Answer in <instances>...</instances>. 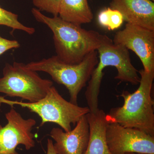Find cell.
<instances>
[{
	"instance_id": "1",
	"label": "cell",
	"mask_w": 154,
	"mask_h": 154,
	"mask_svg": "<svg viewBox=\"0 0 154 154\" xmlns=\"http://www.w3.org/2000/svg\"><path fill=\"white\" fill-rule=\"evenodd\" d=\"M31 12L36 21L46 25L52 31L56 56L66 63H79L88 54L97 51L110 39L107 35L86 30L81 25L64 21L58 16L47 17L36 8H33Z\"/></svg>"
},
{
	"instance_id": "2",
	"label": "cell",
	"mask_w": 154,
	"mask_h": 154,
	"mask_svg": "<svg viewBox=\"0 0 154 154\" xmlns=\"http://www.w3.org/2000/svg\"><path fill=\"white\" fill-rule=\"evenodd\" d=\"M139 87L133 93L124 91L119 96L124 99L122 107H114L106 115L108 123H117L137 128L154 137V100L151 96L154 71L138 72Z\"/></svg>"
},
{
	"instance_id": "3",
	"label": "cell",
	"mask_w": 154,
	"mask_h": 154,
	"mask_svg": "<svg viewBox=\"0 0 154 154\" xmlns=\"http://www.w3.org/2000/svg\"><path fill=\"white\" fill-rule=\"evenodd\" d=\"M97 51L99 54V62L92 73L85 93L90 112H95L99 109V96L104 75L103 71L106 67L113 66L116 69L117 75L115 79L133 85L139 84L140 80L138 72L131 63L128 50L125 48L114 44L110 38Z\"/></svg>"
},
{
	"instance_id": "4",
	"label": "cell",
	"mask_w": 154,
	"mask_h": 154,
	"mask_svg": "<svg viewBox=\"0 0 154 154\" xmlns=\"http://www.w3.org/2000/svg\"><path fill=\"white\" fill-rule=\"evenodd\" d=\"M98 62V52L94 51L79 63H66L54 55L26 65L34 71L47 73L56 82L64 86L69 94V102L78 105L79 94L89 82Z\"/></svg>"
},
{
	"instance_id": "5",
	"label": "cell",
	"mask_w": 154,
	"mask_h": 154,
	"mask_svg": "<svg viewBox=\"0 0 154 154\" xmlns=\"http://www.w3.org/2000/svg\"><path fill=\"white\" fill-rule=\"evenodd\" d=\"M2 104H7L11 107L19 105L28 108L41 118L40 126L51 122L57 124L66 132L71 130L72 124L75 126L80 119L90 112L88 107H81L64 99L53 86L44 98L37 102L13 101L0 96V107Z\"/></svg>"
},
{
	"instance_id": "6",
	"label": "cell",
	"mask_w": 154,
	"mask_h": 154,
	"mask_svg": "<svg viewBox=\"0 0 154 154\" xmlns=\"http://www.w3.org/2000/svg\"><path fill=\"white\" fill-rule=\"evenodd\" d=\"M52 86V81L42 79L37 72L17 62L12 64L6 63L3 69V77L0 78V93L30 102L44 98Z\"/></svg>"
},
{
	"instance_id": "7",
	"label": "cell",
	"mask_w": 154,
	"mask_h": 154,
	"mask_svg": "<svg viewBox=\"0 0 154 154\" xmlns=\"http://www.w3.org/2000/svg\"><path fill=\"white\" fill-rule=\"evenodd\" d=\"M106 139L112 154H154V137L137 128L124 127L117 123H108Z\"/></svg>"
},
{
	"instance_id": "8",
	"label": "cell",
	"mask_w": 154,
	"mask_h": 154,
	"mask_svg": "<svg viewBox=\"0 0 154 154\" xmlns=\"http://www.w3.org/2000/svg\"><path fill=\"white\" fill-rule=\"evenodd\" d=\"M7 124H0V154H20L16 150L22 145L27 150L35 146L32 128L36 121L32 118L25 119L13 107L6 113Z\"/></svg>"
},
{
	"instance_id": "9",
	"label": "cell",
	"mask_w": 154,
	"mask_h": 154,
	"mask_svg": "<svg viewBox=\"0 0 154 154\" xmlns=\"http://www.w3.org/2000/svg\"><path fill=\"white\" fill-rule=\"evenodd\" d=\"M113 43L134 52L146 72L154 71V30L127 23L116 33Z\"/></svg>"
},
{
	"instance_id": "10",
	"label": "cell",
	"mask_w": 154,
	"mask_h": 154,
	"mask_svg": "<svg viewBox=\"0 0 154 154\" xmlns=\"http://www.w3.org/2000/svg\"><path fill=\"white\" fill-rule=\"evenodd\" d=\"M50 136L55 141L53 145L56 154H85L90 137L87 116H83L74 128L68 132L53 128Z\"/></svg>"
},
{
	"instance_id": "11",
	"label": "cell",
	"mask_w": 154,
	"mask_h": 154,
	"mask_svg": "<svg viewBox=\"0 0 154 154\" xmlns=\"http://www.w3.org/2000/svg\"><path fill=\"white\" fill-rule=\"evenodd\" d=\"M111 8L119 11L127 23L154 30V3L152 0H111Z\"/></svg>"
},
{
	"instance_id": "12",
	"label": "cell",
	"mask_w": 154,
	"mask_h": 154,
	"mask_svg": "<svg viewBox=\"0 0 154 154\" xmlns=\"http://www.w3.org/2000/svg\"><path fill=\"white\" fill-rule=\"evenodd\" d=\"M104 110L99 109L87 114L90 137L85 154H112L107 146L106 128L108 122Z\"/></svg>"
},
{
	"instance_id": "13",
	"label": "cell",
	"mask_w": 154,
	"mask_h": 154,
	"mask_svg": "<svg viewBox=\"0 0 154 154\" xmlns=\"http://www.w3.org/2000/svg\"><path fill=\"white\" fill-rule=\"evenodd\" d=\"M58 17L64 21L81 25L90 23L94 15L88 0H61Z\"/></svg>"
},
{
	"instance_id": "14",
	"label": "cell",
	"mask_w": 154,
	"mask_h": 154,
	"mask_svg": "<svg viewBox=\"0 0 154 154\" xmlns=\"http://www.w3.org/2000/svg\"><path fill=\"white\" fill-rule=\"evenodd\" d=\"M124 21L123 16L119 11L110 8L102 10L98 16V22L102 27L113 30L121 27Z\"/></svg>"
},
{
	"instance_id": "15",
	"label": "cell",
	"mask_w": 154,
	"mask_h": 154,
	"mask_svg": "<svg viewBox=\"0 0 154 154\" xmlns=\"http://www.w3.org/2000/svg\"><path fill=\"white\" fill-rule=\"evenodd\" d=\"M0 25H4L14 30L24 31L29 35H32L35 32V28L28 27L19 22L18 15L7 11L0 6Z\"/></svg>"
},
{
	"instance_id": "16",
	"label": "cell",
	"mask_w": 154,
	"mask_h": 154,
	"mask_svg": "<svg viewBox=\"0 0 154 154\" xmlns=\"http://www.w3.org/2000/svg\"><path fill=\"white\" fill-rule=\"evenodd\" d=\"M61 0H32L36 8L58 16L59 9Z\"/></svg>"
},
{
	"instance_id": "17",
	"label": "cell",
	"mask_w": 154,
	"mask_h": 154,
	"mask_svg": "<svg viewBox=\"0 0 154 154\" xmlns=\"http://www.w3.org/2000/svg\"><path fill=\"white\" fill-rule=\"evenodd\" d=\"M20 46V43L17 40L7 39L0 35V56L9 50L19 48Z\"/></svg>"
},
{
	"instance_id": "18",
	"label": "cell",
	"mask_w": 154,
	"mask_h": 154,
	"mask_svg": "<svg viewBox=\"0 0 154 154\" xmlns=\"http://www.w3.org/2000/svg\"><path fill=\"white\" fill-rule=\"evenodd\" d=\"M53 142L50 139H48L47 144V154H56L54 148Z\"/></svg>"
},
{
	"instance_id": "19",
	"label": "cell",
	"mask_w": 154,
	"mask_h": 154,
	"mask_svg": "<svg viewBox=\"0 0 154 154\" xmlns=\"http://www.w3.org/2000/svg\"><path fill=\"white\" fill-rule=\"evenodd\" d=\"M124 154H148L140 153L129 152V153H125Z\"/></svg>"
},
{
	"instance_id": "20",
	"label": "cell",
	"mask_w": 154,
	"mask_h": 154,
	"mask_svg": "<svg viewBox=\"0 0 154 154\" xmlns=\"http://www.w3.org/2000/svg\"><path fill=\"white\" fill-rule=\"evenodd\" d=\"M152 1H153V2H154V0H152Z\"/></svg>"
}]
</instances>
